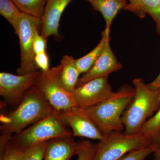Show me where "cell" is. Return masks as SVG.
<instances>
[{
	"label": "cell",
	"instance_id": "cell-1",
	"mask_svg": "<svg viewBox=\"0 0 160 160\" xmlns=\"http://www.w3.org/2000/svg\"><path fill=\"white\" fill-rule=\"evenodd\" d=\"M57 112L34 85L26 92L15 110L1 116L2 135L11 136L22 132L27 126Z\"/></svg>",
	"mask_w": 160,
	"mask_h": 160
},
{
	"label": "cell",
	"instance_id": "cell-2",
	"mask_svg": "<svg viewBox=\"0 0 160 160\" xmlns=\"http://www.w3.org/2000/svg\"><path fill=\"white\" fill-rule=\"evenodd\" d=\"M135 88L125 85L108 99L96 106L83 109L95 123L104 137L113 132H122L125 126L122 115L133 99Z\"/></svg>",
	"mask_w": 160,
	"mask_h": 160
},
{
	"label": "cell",
	"instance_id": "cell-3",
	"mask_svg": "<svg viewBox=\"0 0 160 160\" xmlns=\"http://www.w3.org/2000/svg\"><path fill=\"white\" fill-rule=\"evenodd\" d=\"M135 93L122 115V121L125 126L124 133L132 134L139 132L146 120L158 109V102L160 90H154L146 85L141 78L133 81Z\"/></svg>",
	"mask_w": 160,
	"mask_h": 160
},
{
	"label": "cell",
	"instance_id": "cell-4",
	"mask_svg": "<svg viewBox=\"0 0 160 160\" xmlns=\"http://www.w3.org/2000/svg\"><path fill=\"white\" fill-rule=\"evenodd\" d=\"M156 145L160 146V139L141 132L127 134L113 132L97 144L92 160H118L130 152Z\"/></svg>",
	"mask_w": 160,
	"mask_h": 160
},
{
	"label": "cell",
	"instance_id": "cell-5",
	"mask_svg": "<svg viewBox=\"0 0 160 160\" xmlns=\"http://www.w3.org/2000/svg\"><path fill=\"white\" fill-rule=\"evenodd\" d=\"M72 135L61 122L57 112L12 137L20 146L26 149L55 138Z\"/></svg>",
	"mask_w": 160,
	"mask_h": 160
},
{
	"label": "cell",
	"instance_id": "cell-6",
	"mask_svg": "<svg viewBox=\"0 0 160 160\" xmlns=\"http://www.w3.org/2000/svg\"><path fill=\"white\" fill-rule=\"evenodd\" d=\"M61 65L47 71H40L35 86L57 112L66 111L75 107L71 93L62 86Z\"/></svg>",
	"mask_w": 160,
	"mask_h": 160
},
{
	"label": "cell",
	"instance_id": "cell-7",
	"mask_svg": "<svg viewBox=\"0 0 160 160\" xmlns=\"http://www.w3.org/2000/svg\"><path fill=\"white\" fill-rule=\"evenodd\" d=\"M41 18L22 12L18 36L21 49V62L17 70L18 75L38 71L35 63L33 45L35 33L41 29Z\"/></svg>",
	"mask_w": 160,
	"mask_h": 160
},
{
	"label": "cell",
	"instance_id": "cell-8",
	"mask_svg": "<svg viewBox=\"0 0 160 160\" xmlns=\"http://www.w3.org/2000/svg\"><path fill=\"white\" fill-rule=\"evenodd\" d=\"M108 78V76L93 79L76 88L71 93L75 107L88 109L111 97L114 92Z\"/></svg>",
	"mask_w": 160,
	"mask_h": 160
},
{
	"label": "cell",
	"instance_id": "cell-9",
	"mask_svg": "<svg viewBox=\"0 0 160 160\" xmlns=\"http://www.w3.org/2000/svg\"><path fill=\"white\" fill-rule=\"evenodd\" d=\"M40 71L24 75L6 72L0 73V95L6 102L17 105L22 102L26 92L36 82Z\"/></svg>",
	"mask_w": 160,
	"mask_h": 160
},
{
	"label": "cell",
	"instance_id": "cell-10",
	"mask_svg": "<svg viewBox=\"0 0 160 160\" xmlns=\"http://www.w3.org/2000/svg\"><path fill=\"white\" fill-rule=\"evenodd\" d=\"M58 114L63 125L71 128L73 137L100 141L104 138L95 123L83 109L74 107L66 111L58 112Z\"/></svg>",
	"mask_w": 160,
	"mask_h": 160
},
{
	"label": "cell",
	"instance_id": "cell-11",
	"mask_svg": "<svg viewBox=\"0 0 160 160\" xmlns=\"http://www.w3.org/2000/svg\"><path fill=\"white\" fill-rule=\"evenodd\" d=\"M109 36L107 38L102 52L93 66L79 79L76 88L90 80L98 78L108 76L111 72L122 69V66L118 61L112 51L109 44Z\"/></svg>",
	"mask_w": 160,
	"mask_h": 160
},
{
	"label": "cell",
	"instance_id": "cell-12",
	"mask_svg": "<svg viewBox=\"0 0 160 160\" xmlns=\"http://www.w3.org/2000/svg\"><path fill=\"white\" fill-rule=\"evenodd\" d=\"M73 0H47L41 24V34L47 39L58 36L61 17L67 6Z\"/></svg>",
	"mask_w": 160,
	"mask_h": 160
},
{
	"label": "cell",
	"instance_id": "cell-13",
	"mask_svg": "<svg viewBox=\"0 0 160 160\" xmlns=\"http://www.w3.org/2000/svg\"><path fill=\"white\" fill-rule=\"evenodd\" d=\"M82 142H76L70 136L55 138L48 141L44 160H69L77 154Z\"/></svg>",
	"mask_w": 160,
	"mask_h": 160
},
{
	"label": "cell",
	"instance_id": "cell-14",
	"mask_svg": "<svg viewBox=\"0 0 160 160\" xmlns=\"http://www.w3.org/2000/svg\"><path fill=\"white\" fill-rule=\"evenodd\" d=\"M124 9L143 18L149 14L156 23L157 31L160 36V0H129Z\"/></svg>",
	"mask_w": 160,
	"mask_h": 160
},
{
	"label": "cell",
	"instance_id": "cell-15",
	"mask_svg": "<svg viewBox=\"0 0 160 160\" xmlns=\"http://www.w3.org/2000/svg\"><path fill=\"white\" fill-rule=\"evenodd\" d=\"M91 4L93 9L99 12L106 22L105 31L110 33L112 21L118 12L127 5L126 0H85Z\"/></svg>",
	"mask_w": 160,
	"mask_h": 160
},
{
	"label": "cell",
	"instance_id": "cell-16",
	"mask_svg": "<svg viewBox=\"0 0 160 160\" xmlns=\"http://www.w3.org/2000/svg\"><path fill=\"white\" fill-rule=\"evenodd\" d=\"M60 65L62 67L60 75L61 84L66 91L72 93L76 88L81 74L76 65L75 59L66 55L63 57Z\"/></svg>",
	"mask_w": 160,
	"mask_h": 160
},
{
	"label": "cell",
	"instance_id": "cell-17",
	"mask_svg": "<svg viewBox=\"0 0 160 160\" xmlns=\"http://www.w3.org/2000/svg\"><path fill=\"white\" fill-rule=\"evenodd\" d=\"M102 38L97 46L83 57L75 59V63L81 74L87 72L93 66L102 52L106 44V39L109 34L105 30L102 33Z\"/></svg>",
	"mask_w": 160,
	"mask_h": 160
},
{
	"label": "cell",
	"instance_id": "cell-18",
	"mask_svg": "<svg viewBox=\"0 0 160 160\" xmlns=\"http://www.w3.org/2000/svg\"><path fill=\"white\" fill-rule=\"evenodd\" d=\"M22 13L12 0H0V14L11 24L17 36Z\"/></svg>",
	"mask_w": 160,
	"mask_h": 160
},
{
	"label": "cell",
	"instance_id": "cell-19",
	"mask_svg": "<svg viewBox=\"0 0 160 160\" xmlns=\"http://www.w3.org/2000/svg\"><path fill=\"white\" fill-rule=\"evenodd\" d=\"M21 12L42 18L47 0H12Z\"/></svg>",
	"mask_w": 160,
	"mask_h": 160
},
{
	"label": "cell",
	"instance_id": "cell-20",
	"mask_svg": "<svg viewBox=\"0 0 160 160\" xmlns=\"http://www.w3.org/2000/svg\"><path fill=\"white\" fill-rule=\"evenodd\" d=\"M26 149L20 146L11 137L5 150L1 153L0 160H22Z\"/></svg>",
	"mask_w": 160,
	"mask_h": 160
},
{
	"label": "cell",
	"instance_id": "cell-21",
	"mask_svg": "<svg viewBox=\"0 0 160 160\" xmlns=\"http://www.w3.org/2000/svg\"><path fill=\"white\" fill-rule=\"evenodd\" d=\"M139 132L160 139V108L154 116L143 124Z\"/></svg>",
	"mask_w": 160,
	"mask_h": 160
},
{
	"label": "cell",
	"instance_id": "cell-22",
	"mask_svg": "<svg viewBox=\"0 0 160 160\" xmlns=\"http://www.w3.org/2000/svg\"><path fill=\"white\" fill-rule=\"evenodd\" d=\"M48 141L39 143L26 149L23 156L22 160L44 159L46 146Z\"/></svg>",
	"mask_w": 160,
	"mask_h": 160
},
{
	"label": "cell",
	"instance_id": "cell-23",
	"mask_svg": "<svg viewBox=\"0 0 160 160\" xmlns=\"http://www.w3.org/2000/svg\"><path fill=\"white\" fill-rule=\"evenodd\" d=\"M160 147V145H156L131 151L118 160H145L148 156L154 153Z\"/></svg>",
	"mask_w": 160,
	"mask_h": 160
},
{
	"label": "cell",
	"instance_id": "cell-24",
	"mask_svg": "<svg viewBox=\"0 0 160 160\" xmlns=\"http://www.w3.org/2000/svg\"><path fill=\"white\" fill-rule=\"evenodd\" d=\"M97 144L89 140L83 141V143L77 154V160H92L94 157Z\"/></svg>",
	"mask_w": 160,
	"mask_h": 160
},
{
	"label": "cell",
	"instance_id": "cell-25",
	"mask_svg": "<svg viewBox=\"0 0 160 160\" xmlns=\"http://www.w3.org/2000/svg\"><path fill=\"white\" fill-rule=\"evenodd\" d=\"M35 63L38 69L42 71H47L49 68V58L46 51L35 55Z\"/></svg>",
	"mask_w": 160,
	"mask_h": 160
},
{
	"label": "cell",
	"instance_id": "cell-26",
	"mask_svg": "<svg viewBox=\"0 0 160 160\" xmlns=\"http://www.w3.org/2000/svg\"><path fill=\"white\" fill-rule=\"evenodd\" d=\"M40 30H37L35 33L33 48L35 54L46 51L47 39L40 34Z\"/></svg>",
	"mask_w": 160,
	"mask_h": 160
},
{
	"label": "cell",
	"instance_id": "cell-27",
	"mask_svg": "<svg viewBox=\"0 0 160 160\" xmlns=\"http://www.w3.org/2000/svg\"><path fill=\"white\" fill-rule=\"evenodd\" d=\"M148 86L152 90H160V73L153 82L148 84Z\"/></svg>",
	"mask_w": 160,
	"mask_h": 160
},
{
	"label": "cell",
	"instance_id": "cell-28",
	"mask_svg": "<svg viewBox=\"0 0 160 160\" xmlns=\"http://www.w3.org/2000/svg\"><path fill=\"white\" fill-rule=\"evenodd\" d=\"M154 160H160V147L157 149L154 153Z\"/></svg>",
	"mask_w": 160,
	"mask_h": 160
},
{
	"label": "cell",
	"instance_id": "cell-29",
	"mask_svg": "<svg viewBox=\"0 0 160 160\" xmlns=\"http://www.w3.org/2000/svg\"><path fill=\"white\" fill-rule=\"evenodd\" d=\"M158 102L159 104L160 105V91L159 92V94L158 99Z\"/></svg>",
	"mask_w": 160,
	"mask_h": 160
}]
</instances>
